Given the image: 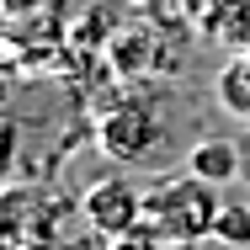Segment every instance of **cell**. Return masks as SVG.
<instances>
[{
    "label": "cell",
    "instance_id": "52a82bcc",
    "mask_svg": "<svg viewBox=\"0 0 250 250\" xmlns=\"http://www.w3.org/2000/svg\"><path fill=\"white\" fill-rule=\"evenodd\" d=\"M170 240H160L149 224L144 229H133V234H123V240H106V250H165Z\"/></svg>",
    "mask_w": 250,
    "mask_h": 250
},
{
    "label": "cell",
    "instance_id": "ba28073f",
    "mask_svg": "<svg viewBox=\"0 0 250 250\" xmlns=\"http://www.w3.org/2000/svg\"><path fill=\"white\" fill-rule=\"evenodd\" d=\"M165 250H202V240H170Z\"/></svg>",
    "mask_w": 250,
    "mask_h": 250
},
{
    "label": "cell",
    "instance_id": "5b68a950",
    "mask_svg": "<svg viewBox=\"0 0 250 250\" xmlns=\"http://www.w3.org/2000/svg\"><path fill=\"white\" fill-rule=\"evenodd\" d=\"M213 91H218V101H224V112H234V117L250 123V53H234V59L218 69Z\"/></svg>",
    "mask_w": 250,
    "mask_h": 250
},
{
    "label": "cell",
    "instance_id": "3957f363",
    "mask_svg": "<svg viewBox=\"0 0 250 250\" xmlns=\"http://www.w3.org/2000/svg\"><path fill=\"white\" fill-rule=\"evenodd\" d=\"M154 144H160V117H154V106L144 96L123 101V106H112L101 117V154H112V160H144Z\"/></svg>",
    "mask_w": 250,
    "mask_h": 250
},
{
    "label": "cell",
    "instance_id": "277c9868",
    "mask_svg": "<svg viewBox=\"0 0 250 250\" xmlns=\"http://www.w3.org/2000/svg\"><path fill=\"white\" fill-rule=\"evenodd\" d=\"M187 170L192 176H202V181H213L218 192L240 176V149L229 144V139H202V144H192V154H187Z\"/></svg>",
    "mask_w": 250,
    "mask_h": 250
},
{
    "label": "cell",
    "instance_id": "8992f818",
    "mask_svg": "<svg viewBox=\"0 0 250 250\" xmlns=\"http://www.w3.org/2000/svg\"><path fill=\"white\" fill-rule=\"evenodd\" d=\"M213 240H224V245H234V250H250V202H224L218 208Z\"/></svg>",
    "mask_w": 250,
    "mask_h": 250
},
{
    "label": "cell",
    "instance_id": "7a4b0ae2",
    "mask_svg": "<svg viewBox=\"0 0 250 250\" xmlns=\"http://www.w3.org/2000/svg\"><path fill=\"white\" fill-rule=\"evenodd\" d=\"M144 202H149V192H139L128 176H106L85 192L80 208H85V224L101 240H123V234L144 229Z\"/></svg>",
    "mask_w": 250,
    "mask_h": 250
},
{
    "label": "cell",
    "instance_id": "6da1fadb",
    "mask_svg": "<svg viewBox=\"0 0 250 250\" xmlns=\"http://www.w3.org/2000/svg\"><path fill=\"white\" fill-rule=\"evenodd\" d=\"M218 187L202 181L192 170L181 176H165L160 187H149L144 202V224H149L160 240H213V224H218Z\"/></svg>",
    "mask_w": 250,
    "mask_h": 250
}]
</instances>
